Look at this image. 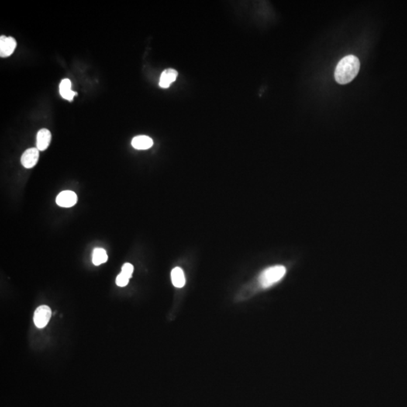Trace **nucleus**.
Masks as SVG:
<instances>
[{
    "label": "nucleus",
    "instance_id": "obj_6",
    "mask_svg": "<svg viewBox=\"0 0 407 407\" xmlns=\"http://www.w3.org/2000/svg\"><path fill=\"white\" fill-rule=\"evenodd\" d=\"M16 40L13 37L1 36L0 38V56L2 57H5L11 55L16 49Z\"/></svg>",
    "mask_w": 407,
    "mask_h": 407
},
{
    "label": "nucleus",
    "instance_id": "obj_13",
    "mask_svg": "<svg viewBox=\"0 0 407 407\" xmlns=\"http://www.w3.org/2000/svg\"><path fill=\"white\" fill-rule=\"evenodd\" d=\"M134 271V266L131 263H125L122 268L121 273L128 277L129 279L132 277Z\"/></svg>",
    "mask_w": 407,
    "mask_h": 407
},
{
    "label": "nucleus",
    "instance_id": "obj_7",
    "mask_svg": "<svg viewBox=\"0 0 407 407\" xmlns=\"http://www.w3.org/2000/svg\"><path fill=\"white\" fill-rule=\"evenodd\" d=\"M52 134L48 129L42 128L39 130L36 136V148L39 151H45L50 144Z\"/></svg>",
    "mask_w": 407,
    "mask_h": 407
},
{
    "label": "nucleus",
    "instance_id": "obj_4",
    "mask_svg": "<svg viewBox=\"0 0 407 407\" xmlns=\"http://www.w3.org/2000/svg\"><path fill=\"white\" fill-rule=\"evenodd\" d=\"M77 194L74 191L65 190L59 194L56 198V203L58 206L62 208H71L77 203Z\"/></svg>",
    "mask_w": 407,
    "mask_h": 407
},
{
    "label": "nucleus",
    "instance_id": "obj_3",
    "mask_svg": "<svg viewBox=\"0 0 407 407\" xmlns=\"http://www.w3.org/2000/svg\"><path fill=\"white\" fill-rule=\"evenodd\" d=\"M52 317V310L48 305H41L35 311L33 321L38 328H44L47 326Z\"/></svg>",
    "mask_w": 407,
    "mask_h": 407
},
{
    "label": "nucleus",
    "instance_id": "obj_14",
    "mask_svg": "<svg viewBox=\"0 0 407 407\" xmlns=\"http://www.w3.org/2000/svg\"><path fill=\"white\" fill-rule=\"evenodd\" d=\"M129 282V278L126 276L124 275L122 273H120L119 275L117 276L115 283L119 287H125Z\"/></svg>",
    "mask_w": 407,
    "mask_h": 407
},
{
    "label": "nucleus",
    "instance_id": "obj_5",
    "mask_svg": "<svg viewBox=\"0 0 407 407\" xmlns=\"http://www.w3.org/2000/svg\"><path fill=\"white\" fill-rule=\"evenodd\" d=\"M39 158V150L37 148H30L21 156V164L25 168H32L37 164Z\"/></svg>",
    "mask_w": 407,
    "mask_h": 407
},
{
    "label": "nucleus",
    "instance_id": "obj_2",
    "mask_svg": "<svg viewBox=\"0 0 407 407\" xmlns=\"http://www.w3.org/2000/svg\"><path fill=\"white\" fill-rule=\"evenodd\" d=\"M287 270L284 266H274L268 268L260 274L259 283L263 288H268L281 281L285 275Z\"/></svg>",
    "mask_w": 407,
    "mask_h": 407
},
{
    "label": "nucleus",
    "instance_id": "obj_10",
    "mask_svg": "<svg viewBox=\"0 0 407 407\" xmlns=\"http://www.w3.org/2000/svg\"><path fill=\"white\" fill-rule=\"evenodd\" d=\"M59 90H60V94L62 98L69 101H73L75 96L77 95V92L72 91L71 81L68 79L62 80Z\"/></svg>",
    "mask_w": 407,
    "mask_h": 407
},
{
    "label": "nucleus",
    "instance_id": "obj_12",
    "mask_svg": "<svg viewBox=\"0 0 407 407\" xmlns=\"http://www.w3.org/2000/svg\"><path fill=\"white\" fill-rule=\"evenodd\" d=\"M108 260L107 251L103 248H95L93 251L92 262L95 266L105 263Z\"/></svg>",
    "mask_w": 407,
    "mask_h": 407
},
{
    "label": "nucleus",
    "instance_id": "obj_1",
    "mask_svg": "<svg viewBox=\"0 0 407 407\" xmlns=\"http://www.w3.org/2000/svg\"><path fill=\"white\" fill-rule=\"evenodd\" d=\"M360 60L354 55L341 59L335 70V79L339 84H346L355 78L360 70Z\"/></svg>",
    "mask_w": 407,
    "mask_h": 407
},
{
    "label": "nucleus",
    "instance_id": "obj_9",
    "mask_svg": "<svg viewBox=\"0 0 407 407\" xmlns=\"http://www.w3.org/2000/svg\"><path fill=\"white\" fill-rule=\"evenodd\" d=\"M132 145L135 149L145 150L153 146V140L152 138L146 135H140V136H136L133 138Z\"/></svg>",
    "mask_w": 407,
    "mask_h": 407
},
{
    "label": "nucleus",
    "instance_id": "obj_11",
    "mask_svg": "<svg viewBox=\"0 0 407 407\" xmlns=\"http://www.w3.org/2000/svg\"><path fill=\"white\" fill-rule=\"evenodd\" d=\"M171 280L174 287L182 288L186 284V277L184 271L180 267L174 268L171 271Z\"/></svg>",
    "mask_w": 407,
    "mask_h": 407
},
{
    "label": "nucleus",
    "instance_id": "obj_8",
    "mask_svg": "<svg viewBox=\"0 0 407 407\" xmlns=\"http://www.w3.org/2000/svg\"><path fill=\"white\" fill-rule=\"evenodd\" d=\"M178 73L174 69H167L163 72L159 80V86L163 88H167L170 84L177 80Z\"/></svg>",
    "mask_w": 407,
    "mask_h": 407
}]
</instances>
